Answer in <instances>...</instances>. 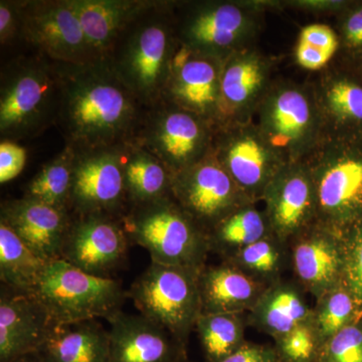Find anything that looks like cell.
I'll list each match as a JSON object with an SVG mask.
<instances>
[{
	"instance_id": "cell-15",
	"label": "cell",
	"mask_w": 362,
	"mask_h": 362,
	"mask_svg": "<svg viewBox=\"0 0 362 362\" xmlns=\"http://www.w3.org/2000/svg\"><path fill=\"white\" fill-rule=\"evenodd\" d=\"M156 117L147 131V145L173 176L211 152L214 126L202 117L173 104Z\"/></svg>"
},
{
	"instance_id": "cell-30",
	"label": "cell",
	"mask_w": 362,
	"mask_h": 362,
	"mask_svg": "<svg viewBox=\"0 0 362 362\" xmlns=\"http://www.w3.org/2000/svg\"><path fill=\"white\" fill-rule=\"evenodd\" d=\"M267 287L282 280L290 268L289 247L274 235L254 243L223 259Z\"/></svg>"
},
{
	"instance_id": "cell-39",
	"label": "cell",
	"mask_w": 362,
	"mask_h": 362,
	"mask_svg": "<svg viewBox=\"0 0 362 362\" xmlns=\"http://www.w3.org/2000/svg\"><path fill=\"white\" fill-rule=\"evenodd\" d=\"M297 42L327 52L333 58L340 51V40L337 30L322 23H313L302 28Z\"/></svg>"
},
{
	"instance_id": "cell-11",
	"label": "cell",
	"mask_w": 362,
	"mask_h": 362,
	"mask_svg": "<svg viewBox=\"0 0 362 362\" xmlns=\"http://www.w3.org/2000/svg\"><path fill=\"white\" fill-rule=\"evenodd\" d=\"M173 197L207 235L233 211L254 204L221 165L213 148L201 161L173 176Z\"/></svg>"
},
{
	"instance_id": "cell-38",
	"label": "cell",
	"mask_w": 362,
	"mask_h": 362,
	"mask_svg": "<svg viewBox=\"0 0 362 362\" xmlns=\"http://www.w3.org/2000/svg\"><path fill=\"white\" fill-rule=\"evenodd\" d=\"M337 33L340 49L359 61L362 59V1H350L337 14Z\"/></svg>"
},
{
	"instance_id": "cell-6",
	"label": "cell",
	"mask_w": 362,
	"mask_h": 362,
	"mask_svg": "<svg viewBox=\"0 0 362 362\" xmlns=\"http://www.w3.org/2000/svg\"><path fill=\"white\" fill-rule=\"evenodd\" d=\"M62 85L58 68L45 62H18L2 76L0 132L20 139L37 135L58 119Z\"/></svg>"
},
{
	"instance_id": "cell-46",
	"label": "cell",
	"mask_w": 362,
	"mask_h": 362,
	"mask_svg": "<svg viewBox=\"0 0 362 362\" xmlns=\"http://www.w3.org/2000/svg\"><path fill=\"white\" fill-rule=\"evenodd\" d=\"M359 63V65L358 66H357V71H358L359 74H361V75H362V59L361 61H359L358 62Z\"/></svg>"
},
{
	"instance_id": "cell-37",
	"label": "cell",
	"mask_w": 362,
	"mask_h": 362,
	"mask_svg": "<svg viewBox=\"0 0 362 362\" xmlns=\"http://www.w3.org/2000/svg\"><path fill=\"white\" fill-rule=\"evenodd\" d=\"M342 233L344 240L342 285L362 306V221Z\"/></svg>"
},
{
	"instance_id": "cell-5",
	"label": "cell",
	"mask_w": 362,
	"mask_h": 362,
	"mask_svg": "<svg viewBox=\"0 0 362 362\" xmlns=\"http://www.w3.org/2000/svg\"><path fill=\"white\" fill-rule=\"evenodd\" d=\"M124 228L131 243L149 252L152 263L197 270L206 265L209 235L173 195L136 206Z\"/></svg>"
},
{
	"instance_id": "cell-27",
	"label": "cell",
	"mask_w": 362,
	"mask_h": 362,
	"mask_svg": "<svg viewBox=\"0 0 362 362\" xmlns=\"http://www.w3.org/2000/svg\"><path fill=\"white\" fill-rule=\"evenodd\" d=\"M37 356L42 362H109V333L97 320L54 324Z\"/></svg>"
},
{
	"instance_id": "cell-18",
	"label": "cell",
	"mask_w": 362,
	"mask_h": 362,
	"mask_svg": "<svg viewBox=\"0 0 362 362\" xmlns=\"http://www.w3.org/2000/svg\"><path fill=\"white\" fill-rule=\"evenodd\" d=\"M221 63L182 47L176 52L165 90L173 105L202 117L214 129L220 121Z\"/></svg>"
},
{
	"instance_id": "cell-42",
	"label": "cell",
	"mask_w": 362,
	"mask_h": 362,
	"mask_svg": "<svg viewBox=\"0 0 362 362\" xmlns=\"http://www.w3.org/2000/svg\"><path fill=\"white\" fill-rule=\"evenodd\" d=\"M294 56L300 68L311 71L325 70L333 59L327 52L299 42L295 47Z\"/></svg>"
},
{
	"instance_id": "cell-4",
	"label": "cell",
	"mask_w": 362,
	"mask_h": 362,
	"mask_svg": "<svg viewBox=\"0 0 362 362\" xmlns=\"http://www.w3.org/2000/svg\"><path fill=\"white\" fill-rule=\"evenodd\" d=\"M140 14L124 30L109 59L118 77L142 103H153L165 93L176 51L168 20Z\"/></svg>"
},
{
	"instance_id": "cell-2",
	"label": "cell",
	"mask_w": 362,
	"mask_h": 362,
	"mask_svg": "<svg viewBox=\"0 0 362 362\" xmlns=\"http://www.w3.org/2000/svg\"><path fill=\"white\" fill-rule=\"evenodd\" d=\"M317 223L343 233L362 221V137L325 134L308 158Z\"/></svg>"
},
{
	"instance_id": "cell-23",
	"label": "cell",
	"mask_w": 362,
	"mask_h": 362,
	"mask_svg": "<svg viewBox=\"0 0 362 362\" xmlns=\"http://www.w3.org/2000/svg\"><path fill=\"white\" fill-rule=\"evenodd\" d=\"M1 223L42 258L49 261L61 259L71 223L68 211L25 197L2 206Z\"/></svg>"
},
{
	"instance_id": "cell-8",
	"label": "cell",
	"mask_w": 362,
	"mask_h": 362,
	"mask_svg": "<svg viewBox=\"0 0 362 362\" xmlns=\"http://www.w3.org/2000/svg\"><path fill=\"white\" fill-rule=\"evenodd\" d=\"M199 270L151 262L128 292L141 315L168 331L185 349L202 314Z\"/></svg>"
},
{
	"instance_id": "cell-14",
	"label": "cell",
	"mask_w": 362,
	"mask_h": 362,
	"mask_svg": "<svg viewBox=\"0 0 362 362\" xmlns=\"http://www.w3.org/2000/svg\"><path fill=\"white\" fill-rule=\"evenodd\" d=\"M127 233L107 214H78L71 221L61 259L86 273L109 277L125 259Z\"/></svg>"
},
{
	"instance_id": "cell-40",
	"label": "cell",
	"mask_w": 362,
	"mask_h": 362,
	"mask_svg": "<svg viewBox=\"0 0 362 362\" xmlns=\"http://www.w3.org/2000/svg\"><path fill=\"white\" fill-rule=\"evenodd\" d=\"M26 162V150L9 140L0 144V182L6 183L21 175Z\"/></svg>"
},
{
	"instance_id": "cell-28",
	"label": "cell",
	"mask_w": 362,
	"mask_h": 362,
	"mask_svg": "<svg viewBox=\"0 0 362 362\" xmlns=\"http://www.w3.org/2000/svg\"><path fill=\"white\" fill-rule=\"evenodd\" d=\"M51 262L26 246L6 223H0V279L6 287L33 294Z\"/></svg>"
},
{
	"instance_id": "cell-35",
	"label": "cell",
	"mask_w": 362,
	"mask_h": 362,
	"mask_svg": "<svg viewBox=\"0 0 362 362\" xmlns=\"http://www.w3.org/2000/svg\"><path fill=\"white\" fill-rule=\"evenodd\" d=\"M274 341L281 362H318L321 345L311 319Z\"/></svg>"
},
{
	"instance_id": "cell-44",
	"label": "cell",
	"mask_w": 362,
	"mask_h": 362,
	"mask_svg": "<svg viewBox=\"0 0 362 362\" xmlns=\"http://www.w3.org/2000/svg\"><path fill=\"white\" fill-rule=\"evenodd\" d=\"M21 21V9L16 4L1 1L0 6V39L1 44H6L13 39L18 30Z\"/></svg>"
},
{
	"instance_id": "cell-19",
	"label": "cell",
	"mask_w": 362,
	"mask_h": 362,
	"mask_svg": "<svg viewBox=\"0 0 362 362\" xmlns=\"http://www.w3.org/2000/svg\"><path fill=\"white\" fill-rule=\"evenodd\" d=\"M125 194L124 164L117 154L100 149L75 158L70 204L78 214H108Z\"/></svg>"
},
{
	"instance_id": "cell-32",
	"label": "cell",
	"mask_w": 362,
	"mask_h": 362,
	"mask_svg": "<svg viewBox=\"0 0 362 362\" xmlns=\"http://www.w3.org/2000/svg\"><path fill=\"white\" fill-rule=\"evenodd\" d=\"M126 194L135 206L173 195V175L162 162L145 152L133 156L124 164Z\"/></svg>"
},
{
	"instance_id": "cell-21",
	"label": "cell",
	"mask_w": 362,
	"mask_h": 362,
	"mask_svg": "<svg viewBox=\"0 0 362 362\" xmlns=\"http://www.w3.org/2000/svg\"><path fill=\"white\" fill-rule=\"evenodd\" d=\"M54 322L33 294L6 287L0 296V362L37 354Z\"/></svg>"
},
{
	"instance_id": "cell-43",
	"label": "cell",
	"mask_w": 362,
	"mask_h": 362,
	"mask_svg": "<svg viewBox=\"0 0 362 362\" xmlns=\"http://www.w3.org/2000/svg\"><path fill=\"white\" fill-rule=\"evenodd\" d=\"M347 0H288L280 1L281 9H299L308 13H327L337 14L349 6Z\"/></svg>"
},
{
	"instance_id": "cell-3",
	"label": "cell",
	"mask_w": 362,
	"mask_h": 362,
	"mask_svg": "<svg viewBox=\"0 0 362 362\" xmlns=\"http://www.w3.org/2000/svg\"><path fill=\"white\" fill-rule=\"evenodd\" d=\"M252 120L285 163L306 161L326 134L313 86L292 81L272 83Z\"/></svg>"
},
{
	"instance_id": "cell-10",
	"label": "cell",
	"mask_w": 362,
	"mask_h": 362,
	"mask_svg": "<svg viewBox=\"0 0 362 362\" xmlns=\"http://www.w3.org/2000/svg\"><path fill=\"white\" fill-rule=\"evenodd\" d=\"M213 151L228 175L254 204L285 165L254 120L214 129Z\"/></svg>"
},
{
	"instance_id": "cell-16",
	"label": "cell",
	"mask_w": 362,
	"mask_h": 362,
	"mask_svg": "<svg viewBox=\"0 0 362 362\" xmlns=\"http://www.w3.org/2000/svg\"><path fill=\"white\" fill-rule=\"evenodd\" d=\"M294 280L307 294L319 299L342 285L344 268L343 233L314 223L288 244Z\"/></svg>"
},
{
	"instance_id": "cell-20",
	"label": "cell",
	"mask_w": 362,
	"mask_h": 362,
	"mask_svg": "<svg viewBox=\"0 0 362 362\" xmlns=\"http://www.w3.org/2000/svg\"><path fill=\"white\" fill-rule=\"evenodd\" d=\"M110 324V361L178 362L187 350L168 331L147 317L122 310L107 319Z\"/></svg>"
},
{
	"instance_id": "cell-7",
	"label": "cell",
	"mask_w": 362,
	"mask_h": 362,
	"mask_svg": "<svg viewBox=\"0 0 362 362\" xmlns=\"http://www.w3.org/2000/svg\"><path fill=\"white\" fill-rule=\"evenodd\" d=\"M33 295L54 324L107 320L121 311L126 296L119 281L86 273L62 259L49 263Z\"/></svg>"
},
{
	"instance_id": "cell-12",
	"label": "cell",
	"mask_w": 362,
	"mask_h": 362,
	"mask_svg": "<svg viewBox=\"0 0 362 362\" xmlns=\"http://www.w3.org/2000/svg\"><path fill=\"white\" fill-rule=\"evenodd\" d=\"M21 21L26 40L52 61L73 66L95 62L70 0L25 4Z\"/></svg>"
},
{
	"instance_id": "cell-36",
	"label": "cell",
	"mask_w": 362,
	"mask_h": 362,
	"mask_svg": "<svg viewBox=\"0 0 362 362\" xmlns=\"http://www.w3.org/2000/svg\"><path fill=\"white\" fill-rule=\"evenodd\" d=\"M318 362H362V318L324 343Z\"/></svg>"
},
{
	"instance_id": "cell-41",
	"label": "cell",
	"mask_w": 362,
	"mask_h": 362,
	"mask_svg": "<svg viewBox=\"0 0 362 362\" xmlns=\"http://www.w3.org/2000/svg\"><path fill=\"white\" fill-rule=\"evenodd\" d=\"M221 362H281L275 347L246 342L232 356Z\"/></svg>"
},
{
	"instance_id": "cell-22",
	"label": "cell",
	"mask_w": 362,
	"mask_h": 362,
	"mask_svg": "<svg viewBox=\"0 0 362 362\" xmlns=\"http://www.w3.org/2000/svg\"><path fill=\"white\" fill-rule=\"evenodd\" d=\"M312 86L326 134L362 137V75L328 66Z\"/></svg>"
},
{
	"instance_id": "cell-26",
	"label": "cell",
	"mask_w": 362,
	"mask_h": 362,
	"mask_svg": "<svg viewBox=\"0 0 362 362\" xmlns=\"http://www.w3.org/2000/svg\"><path fill=\"white\" fill-rule=\"evenodd\" d=\"M307 293L295 280H282L269 286L247 312V324L274 340L310 320L313 307Z\"/></svg>"
},
{
	"instance_id": "cell-17",
	"label": "cell",
	"mask_w": 362,
	"mask_h": 362,
	"mask_svg": "<svg viewBox=\"0 0 362 362\" xmlns=\"http://www.w3.org/2000/svg\"><path fill=\"white\" fill-rule=\"evenodd\" d=\"M271 71L270 59L255 47L235 52L223 61L220 121L216 128L252 120L273 83Z\"/></svg>"
},
{
	"instance_id": "cell-24",
	"label": "cell",
	"mask_w": 362,
	"mask_h": 362,
	"mask_svg": "<svg viewBox=\"0 0 362 362\" xmlns=\"http://www.w3.org/2000/svg\"><path fill=\"white\" fill-rule=\"evenodd\" d=\"M94 61L108 59L124 30L152 4L117 0H70Z\"/></svg>"
},
{
	"instance_id": "cell-33",
	"label": "cell",
	"mask_w": 362,
	"mask_h": 362,
	"mask_svg": "<svg viewBox=\"0 0 362 362\" xmlns=\"http://www.w3.org/2000/svg\"><path fill=\"white\" fill-rule=\"evenodd\" d=\"M362 318V306L343 285L316 300L311 321L321 347L350 324Z\"/></svg>"
},
{
	"instance_id": "cell-25",
	"label": "cell",
	"mask_w": 362,
	"mask_h": 362,
	"mask_svg": "<svg viewBox=\"0 0 362 362\" xmlns=\"http://www.w3.org/2000/svg\"><path fill=\"white\" fill-rule=\"evenodd\" d=\"M202 314L246 313L262 296L267 286L228 262L202 267L199 273Z\"/></svg>"
},
{
	"instance_id": "cell-13",
	"label": "cell",
	"mask_w": 362,
	"mask_h": 362,
	"mask_svg": "<svg viewBox=\"0 0 362 362\" xmlns=\"http://www.w3.org/2000/svg\"><path fill=\"white\" fill-rule=\"evenodd\" d=\"M262 202L272 233L285 244L316 223L315 187L306 162L285 164L269 183Z\"/></svg>"
},
{
	"instance_id": "cell-9",
	"label": "cell",
	"mask_w": 362,
	"mask_h": 362,
	"mask_svg": "<svg viewBox=\"0 0 362 362\" xmlns=\"http://www.w3.org/2000/svg\"><path fill=\"white\" fill-rule=\"evenodd\" d=\"M263 13L256 0L199 2L181 21V45L195 54L225 61L235 52L254 47Z\"/></svg>"
},
{
	"instance_id": "cell-45",
	"label": "cell",
	"mask_w": 362,
	"mask_h": 362,
	"mask_svg": "<svg viewBox=\"0 0 362 362\" xmlns=\"http://www.w3.org/2000/svg\"><path fill=\"white\" fill-rule=\"evenodd\" d=\"M6 362H42V361H40L37 354H28V356L16 357V358L11 359V361Z\"/></svg>"
},
{
	"instance_id": "cell-1",
	"label": "cell",
	"mask_w": 362,
	"mask_h": 362,
	"mask_svg": "<svg viewBox=\"0 0 362 362\" xmlns=\"http://www.w3.org/2000/svg\"><path fill=\"white\" fill-rule=\"evenodd\" d=\"M62 97L59 125L71 144L88 151L123 141L139 121L137 97L108 59L58 66Z\"/></svg>"
},
{
	"instance_id": "cell-31",
	"label": "cell",
	"mask_w": 362,
	"mask_h": 362,
	"mask_svg": "<svg viewBox=\"0 0 362 362\" xmlns=\"http://www.w3.org/2000/svg\"><path fill=\"white\" fill-rule=\"evenodd\" d=\"M245 313L201 314L194 330L207 362H221L246 343Z\"/></svg>"
},
{
	"instance_id": "cell-34",
	"label": "cell",
	"mask_w": 362,
	"mask_h": 362,
	"mask_svg": "<svg viewBox=\"0 0 362 362\" xmlns=\"http://www.w3.org/2000/svg\"><path fill=\"white\" fill-rule=\"evenodd\" d=\"M74 160L71 152L47 164L28 185L26 197L68 211L73 185Z\"/></svg>"
},
{
	"instance_id": "cell-29",
	"label": "cell",
	"mask_w": 362,
	"mask_h": 362,
	"mask_svg": "<svg viewBox=\"0 0 362 362\" xmlns=\"http://www.w3.org/2000/svg\"><path fill=\"white\" fill-rule=\"evenodd\" d=\"M273 235L265 211L247 204L220 221L209 233L211 252L226 259L243 247Z\"/></svg>"
},
{
	"instance_id": "cell-47",
	"label": "cell",
	"mask_w": 362,
	"mask_h": 362,
	"mask_svg": "<svg viewBox=\"0 0 362 362\" xmlns=\"http://www.w3.org/2000/svg\"><path fill=\"white\" fill-rule=\"evenodd\" d=\"M178 362H189L187 361V358L182 359V361H178Z\"/></svg>"
}]
</instances>
